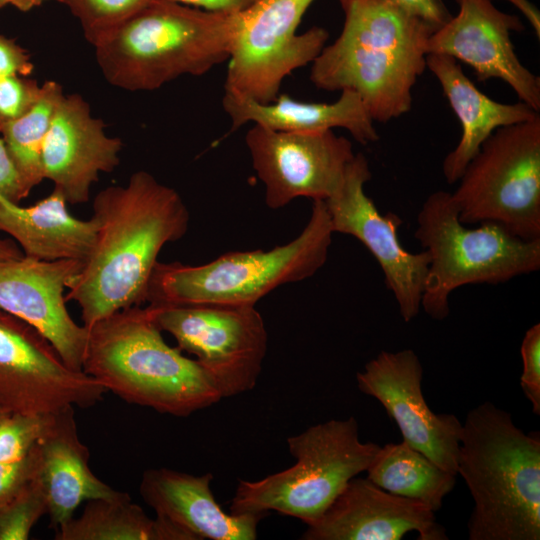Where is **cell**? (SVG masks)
I'll return each mask as SVG.
<instances>
[{"label": "cell", "mask_w": 540, "mask_h": 540, "mask_svg": "<svg viewBox=\"0 0 540 540\" xmlns=\"http://www.w3.org/2000/svg\"><path fill=\"white\" fill-rule=\"evenodd\" d=\"M52 415L12 412L0 420V462L27 456L45 432Z\"/></svg>", "instance_id": "30"}, {"label": "cell", "mask_w": 540, "mask_h": 540, "mask_svg": "<svg viewBox=\"0 0 540 540\" xmlns=\"http://www.w3.org/2000/svg\"><path fill=\"white\" fill-rule=\"evenodd\" d=\"M6 5L10 4L21 12H28L31 9L38 7L48 0H4Z\"/></svg>", "instance_id": "40"}, {"label": "cell", "mask_w": 540, "mask_h": 540, "mask_svg": "<svg viewBox=\"0 0 540 540\" xmlns=\"http://www.w3.org/2000/svg\"><path fill=\"white\" fill-rule=\"evenodd\" d=\"M407 14L416 17L434 31L443 26L453 16L444 0H391Z\"/></svg>", "instance_id": "34"}, {"label": "cell", "mask_w": 540, "mask_h": 540, "mask_svg": "<svg viewBox=\"0 0 540 540\" xmlns=\"http://www.w3.org/2000/svg\"><path fill=\"white\" fill-rule=\"evenodd\" d=\"M340 5L342 31L312 62L311 82L326 91L356 92L374 122L403 116L426 69L434 29L391 0H340Z\"/></svg>", "instance_id": "2"}, {"label": "cell", "mask_w": 540, "mask_h": 540, "mask_svg": "<svg viewBox=\"0 0 540 540\" xmlns=\"http://www.w3.org/2000/svg\"><path fill=\"white\" fill-rule=\"evenodd\" d=\"M455 1L458 14L430 35L427 54L466 63L478 81H504L519 101L539 112L540 78L521 63L511 40V32L525 29L520 18L499 10L492 0Z\"/></svg>", "instance_id": "16"}, {"label": "cell", "mask_w": 540, "mask_h": 540, "mask_svg": "<svg viewBox=\"0 0 540 540\" xmlns=\"http://www.w3.org/2000/svg\"><path fill=\"white\" fill-rule=\"evenodd\" d=\"M415 238L429 254L421 307L435 320L448 317L449 297L462 286L504 283L540 269V239L519 238L495 222L466 227L443 190L422 204Z\"/></svg>", "instance_id": "7"}, {"label": "cell", "mask_w": 540, "mask_h": 540, "mask_svg": "<svg viewBox=\"0 0 540 540\" xmlns=\"http://www.w3.org/2000/svg\"><path fill=\"white\" fill-rule=\"evenodd\" d=\"M92 217L98 223L93 249L65 295L79 305L86 328L147 301L160 251L181 239L190 221L180 194L143 170L126 185L97 193Z\"/></svg>", "instance_id": "1"}, {"label": "cell", "mask_w": 540, "mask_h": 540, "mask_svg": "<svg viewBox=\"0 0 540 540\" xmlns=\"http://www.w3.org/2000/svg\"><path fill=\"white\" fill-rule=\"evenodd\" d=\"M333 234L324 200H315L306 226L287 244L268 251L229 252L197 266L157 262L146 302L255 306L279 286L320 270Z\"/></svg>", "instance_id": "6"}, {"label": "cell", "mask_w": 540, "mask_h": 540, "mask_svg": "<svg viewBox=\"0 0 540 540\" xmlns=\"http://www.w3.org/2000/svg\"><path fill=\"white\" fill-rule=\"evenodd\" d=\"M183 5L194 6L196 8L216 11L236 13L243 11L256 0H171Z\"/></svg>", "instance_id": "37"}, {"label": "cell", "mask_w": 540, "mask_h": 540, "mask_svg": "<svg viewBox=\"0 0 540 540\" xmlns=\"http://www.w3.org/2000/svg\"><path fill=\"white\" fill-rule=\"evenodd\" d=\"M35 445L28 455L20 460L0 462V505L18 495L35 478L37 471Z\"/></svg>", "instance_id": "33"}, {"label": "cell", "mask_w": 540, "mask_h": 540, "mask_svg": "<svg viewBox=\"0 0 540 540\" xmlns=\"http://www.w3.org/2000/svg\"><path fill=\"white\" fill-rule=\"evenodd\" d=\"M47 514L43 491L34 478L18 495L0 505V540H26Z\"/></svg>", "instance_id": "29"}, {"label": "cell", "mask_w": 540, "mask_h": 540, "mask_svg": "<svg viewBox=\"0 0 540 540\" xmlns=\"http://www.w3.org/2000/svg\"><path fill=\"white\" fill-rule=\"evenodd\" d=\"M181 351L196 357L222 398L252 390L262 371L268 335L255 306L159 304L147 306Z\"/></svg>", "instance_id": "10"}, {"label": "cell", "mask_w": 540, "mask_h": 540, "mask_svg": "<svg viewBox=\"0 0 540 540\" xmlns=\"http://www.w3.org/2000/svg\"><path fill=\"white\" fill-rule=\"evenodd\" d=\"M457 474L474 508L470 540L540 539V437L509 412L484 402L462 424Z\"/></svg>", "instance_id": "3"}, {"label": "cell", "mask_w": 540, "mask_h": 540, "mask_svg": "<svg viewBox=\"0 0 540 540\" xmlns=\"http://www.w3.org/2000/svg\"><path fill=\"white\" fill-rule=\"evenodd\" d=\"M40 94L41 86L28 76L0 78V133L8 124L25 115Z\"/></svg>", "instance_id": "31"}, {"label": "cell", "mask_w": 540, "mask_h": 540, "mask_svg": "<svg viewBox=\"0 0 540 540\" xmlns=\"http://www.w3.org/2000/svg\"><path fill=\"white\" fill-rule=\"evenodd\" d=\"M33 69L29 53L13 39L0 34V78L29 76Z\"/></svg>", "instance_id": "35"}, {"label": "cell", "mask_w": 540, "mask_h": 540, "mask_svg": "<svg viewBox=\"0 0 540 540\" xmlns=\"http://www.w3.org/2000/svg\"><path fill=\"white\" fill-rule=\"evenodd\" d=\"M222 106L231 119L233 129L249 122L277 131L302 133L343 128L363 145L379 139L362 99L351 90H342L333 103L301 102L279 94L273 102L262 104L224 92Z\"/></svg>", "instance_id": "23"}, {"label": "cell", "mask_w": 540, "mask_h": 540, "mask_svg": "<svg viewBox=\"0 0 540 540\" xmlns=\"http://www.w3.org/2000/svg\"><path fill=\"white\" fill-rule=\"evenodd\" d=\"M82 265L79 260L42 261L27 256L0 263V309L37 329L63 362L79 371L88 328L69 314L64 291Z\"/></svg>", "instance_id": "17"}, {"label": "cell", "mask_w": 540, "mask_h": 540, "mask_svg": "<svg viewBox=\"0 0 540 540\" xmlns=\"http://www.w3.org/2000/svg\"><path fill=\"white\" fill-rule=\"evenodd\" d=\"M29 194L0 138V196L19 204Z\"/></svg>", "instance_id": "36"}, {"label": "cell", "mask_w": 540, "mask_h": 540, "mask_svg": "<svg viewBox=\"0 0 540 540\" xmlns=\"http://www.w3.org/2000/svg\"><path fill=\"white\" fill-rule=\"evenodd\" d=\"M63 96L61 84L46 81L35 105L1 132L8 154L29 192L44 179L42 148Z\"/></svg>", "instance_id": "27"}, {"label": "cell", "mask_w": 540, "mask_h": 540, "mask_svg": "<svg viewBox=\"0 0 540 540\" xmlns=\"http://www.w3.org/2000/svg\"><path fill=\"white\" fill-rule=\"evenodd\" d=\"M245 142L270 209L298 197L328 199L341 186L355 156L351 141L332 130L287 132L254 124Z\"/></svg>", "instance_id": "14"}, {"label": "cell", "mask_w": 540, "mask_h": 540, "mask_svg": "<svg viewBox=\"0 0 540 540\" xmlns=\"http://www.w3.org/2000/svg\"><path fill=\"white\" fill-rule=\"evenodd\" d=\"M6 5L4 0H0V9Z\"/></svg>", "instance_id": "42"}, {"label": "cell", "mask_w": 540, "mask_h": 540, "mask_svg": "<svg viewBox=\"0 0 540 540\" xmlns=\"http://www.w3.org/2000/svg\"><path fill=\"white\" fill-rule=\"evenodd\" d=\"M422 378L423 367L412 349L381 351L356 374L358 389L382 404L403 441L457 475L462 423L453 414L430 409Z\"/></svg>", "instance_id": "15"}, {"label": "cell", "mask_w": 540, "mask_h": 540, "mask_svg": "<svg viewBox=\"0 0 540 540\" xmlns=\"http://www.w3.org/2000/svg\"><path fill=\"white\" fill-rule=\"evenodd\" d=\"M426 68L438 80L462 128L458 144L443 161L442 171L448 184L458 182L467 164L497 129L539 115L522 101L507 104L491 99L468 78L459 61L448 55L427 54Z\"/></svg>", "instance_id": "22"}, {"label": "cell", "mask_w": 540, "mask_h": 540, "mask_svg": "<svg viewBox=\"0 0 540 540\" xmlns=\"http://www.w3.org/2000/svg\"><path fill=\"white\" fill-rule=\"evenodd\" d=\"M23 256L22 250L13 239L0 238V263L17 260Z\"/></svg>", "instance_id": "39"}, {"label": "cell", "mask_w": 540, "mask_h": 540, "mask_svg": "<svg viewBox=\"0 0 540 540\" xmlns=\"http://www.w3.org/2000/svg\"><path fill=\"white\" fill-rule=\"evenodd\" d=\"M315 0H256L241 11V24L228 59L224 91L256 102H273L284 78L312 63L329 38L326 29L297 33Z\"/></svg>", "instance_id": "11"}, {"label": "cell", "mask_w": 540, "mask_h": 540, "mask_svg": "<svg viewBox=\"0 0 540 540\" xmlns=\"http://www.w3.org/2000/svg\"><path fill=\"white\" fill-rule=\"evenodd\" d=\"M241 24L236 13L151 0L95 46L105 79L151 91L182 75L201 76L228 61Z\"/></svg>", "instance_id": "4"}, {"label": "cell", "mask_w": 540, "mask_h": 540, "mask_svg": "<svg viewBox=\"0 0 540 540\" xmlns=\"http://www.w3.org/2000/svg\"><path fill=\"white\" fill-rule=\"evenodd\" d=\"M79 20L94 47L151 0H57Z\"/></svg>", "instance_id": "28"}, {"label": "cell", "mask_w": 540, "mask_h": 540, "mask_svg": "<svg viewBox=\"0 0 540 540\" xmlns=\"http://www.w3.org/2000/svg\"><path fill=\"white\" fill-rule=\"evenodd\" d=\"M161 333L147 306L115 312L88 328L82 371L128 403L177 417L220 401L199 363Z\"/></svg>", "instance_id": "5"}, {"label": "cell", "mask_w": 540, "mask_h": 540, "mask_svg": "<svg viewBox=\"0 0 540 540\" xmlns=\"http://www.w3.org/2000/svg\"><path fill=\"white\" fill-rule=\"evenodd\" d=\"M35 448V479L46 499L50 526L55 530L70 520L84 501L127 494L104 483L90 469V454L79 438L74 407L53 413Z\"/></svg>", "instance_id": "21"}, {"label": "cell", "mask_w": 540, "mask_h": 540, "mask_svg": "<svg viewBox=\"0 0 540 540\" xmlns=\"http://www.w3.org/2000/svg\"><path fill=\"white\" fill-rule=\"evenodd\" d=\"M515 6L528 20L533 28L537 39L540 38V12L529 0H505Z\"/></svg>", "instance_id": "38"}, {"label": "cell", "mask_w": 540, "mask_h": 540, "mask_svg": "<svg viewBox=\"0 0 540 540\" xmlns=\"http://www.w3.org/2000/svg\"><path fill=\"white\" fill-rule=\"evenodd\" d=\"M67 203L57 188L28 207L0 196V231L18 244L24 256L84 262L93 249L98 223L94 217L81 220L72 216Z\"/></svg>", "instance_id": "24"}, {"label": "cell", "mask_w": 540, "mask_h": 540, "mask_svg": "<svg viewBox=\"0 0 540 540\" xmlns=\"http://www.w3.org/2000/svg\"><path fill=\"white\" fill-rule=\"evenodd\" d=\"M104 127L79 94L63 96L44 140L42 166L44 179L52 181L70 204L87 202L99 174L119 165L123 143L107 136Z\"/></svg>", "instance_id": "19"}, {"label": "cell", "mask_w": 540, "mask_h": 540, "mask_svg": "<svg viewBox=\"0 0 540 540\" xmlns=\"http://www.w3.org/2000/svg\"><path fill=\"white\" fill-rule=\"evenodd\" d=\"M86 502L80 516L56 529V540H193L168 520L148 517L128 494Z\"/></svg>", "instance_id": "25"}, {"label": "cell", "mask_w": 540, "mask_h": 540, "mask_svg": "<svg viewBox=\"0 0 540 540\" xmlns=\"http://www.w3.org/2000/svg\"><path fill=\"white\" fill-rule=\"evenodd\" d=\"M366 472L367 478L383 490L421 502L433 512L441 509L456 483V475L403 440L380 446Z\"/></svg>", "instance_id": "26"}, {"label": "cell", "mask_w": 540, "mask_h": 540, "mask_svg": "<svg viewBox=\"0 0 540 540\" xmlns=\"http://www.w3.org/2000/svg\"><path fill=\"white\" fill-rule=\"evenodd\" d=\"M447 540L435 512L423 503L389 493L370 479L354 477L326 511L307 524L303 540Z\"/></svg>", "instance_id": "18"}, {"label": "cell", "mask_w": 540, "mask_h": 540, "mask_svg": "<svg viewBox=\"0 0 540 540\" xmlns=\"http://www.w3.org/2000/svg\"><path fill=\"white\" fill-rule=\"evenodd\" d=\"M106 390L68 367L37 329L0 309V406L12 413L48 414L89 408Z\"/></svg>", "instance_id": "12"}, {"label": "cell", "mask_w": 540, "mask_h": 540, "mask_svg": "<svg viewBox=\"0 0 540 540\" xmlns=\"http://www.w3.org/2000/svg\"><path fill=\"white\" fill-rule=\"evenodd\" d=\"M370 179L367 158L355 153L341 186L324 202L333 232L351 235L368 249L382 269L385 286L393 294L402 319L410 322L421 308L429 254L403 248L397 234L402 219L393 212H379L364 190Z\"/></svg>", "instance_id": "13"}, {"label": "cell", "mask_w": 540, "mask_h": 540, "mask_svg": "<svg viewBox=\"0 0 540 540\" xmlns=\"http://www.w3.org/2000/svg\"><path fill=\"white\" fill-rule=\"evenodd\" d=\"M296 462L255 481L239 480L231 500L234 514L275 511L310 524L347 483L366 471L380 446L362 442L356 419L329 420L287 438Z\"/></svg>", "instance_id": "8"}, {"label": "cell", "mask_w": 540, "mask_h": 540, "mask_svg": "<svg viewBox=\"0 0 540 540\" xmlns=\"http://www.w3.org/2000/svg\"><path fill=\"white\" fill-rule=\"evenodd\" d=\"M212 473L200 476L168 469L146 470L139 492L156 516L178 526L193 540H254L266 514L225 512L211 491Z\"/></svg>", "instance_id": "20"}, {"label": "cell", "mask_w": 540, "mask_h": 540, "mask_svg": "<svg viewBox=\"0 0 540 540\" xmlns=\"http://www.w3.org/2000/svg\"><path fill=\"white\" fill-rule=\"evenodd\" d=\"M10 412H8L7 410H5L4 408H2L0 406V420H2L5 416H7Z\"/></svg>", "instance_id": "41"}, {"label": "cell", "mask_w": 540, "mask_h": 540, "mask_svg": "<svg viewBox=\"0 0 540 540\" xmlns=\"http://www.w3.org/2000/svg\"><path fill=\"white\" fill-rule=\"evenodd\" d=\"M451 193L464 225L495 222L540 239V116L497 129Z\"/></svg>", "instance_id": "9"}, {"label": "cell", "mask_w": 540, "mask_h": 540, "mask_svg": "<svg viewBox=\"0 0 540 540\" xmlns=\"http://www.w3.org/2000/svg\"><path fill=\"white\" fill-rule=\"evenodd\" d=\"M520 353L523 370L520 386L531 402L533 413L540 415V324L530 327L522 340Z\"/></svg>", "instance_id": "32"}]
</instances>
